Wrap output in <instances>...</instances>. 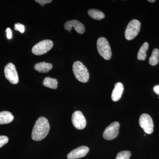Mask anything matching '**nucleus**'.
Here are the masks:
<instances>
[{
	"instance_id": "nucleus-15",
	"label": "nucleus",
	"mask_w": 159,
	"mask_h": 159,
	"mask_svg": "<svg viewBox=\"0 0 159 159\" xmlns=\"http://www.w3.org/2000/svg\"><path fill=\"white\" fill-rule=\"evenodd\" d=\"M89 16L96 20H101L105 17V15L102 11L96 9H91L88 11Z\"/></svg>"
},
{
	"instance_id": "nucleus-18",
	"label": "nucleus",
	"mask_w": 159,
	"mask_h": 159,
	"mask_svg": "<svg viewBox=\"0 0 159 159\" xmlns=\"http://www.w3.org/2000/svg\"><path fill=\"white\" fill-rule=\"evenodd\" d=\"M159 62V50L155 48L152 51L151 56L149 57V63L151 66L157 65Z\"/></svg>"
},
{
	"instance_id": "nucleus-23",
	"label": "nucleus",
	"mask_w": 159,
	"mask_h": 159,
	"mask_svg": "<svg viewBox=\"0 0 159 159\" xmlns=\"http://www.w3.org/2000/svg\"><path fill=\"white\" fill-rule=\"evenodd\" d=\"M6 33H7V37L8 39H11L12 37V32L11 29L9 28H7L6 30Z\"/></svg>"
},
{
	"instance_id": "nucleus-1",
	"label": "nucleus",
	"mask_w": 159,
	"mask_h": 159,
	"mask_svg": "<svg viewBox=\"0 0 159 159\" xmlns=\"http://www.w3.org/2000/svg\"><path fill=\"white\" fill-rule=\"evenodd\" d=\"M50 126L48 119L41 117L36 120L31 133V138L35 141L45 139L49 133Z\"/></svg>"
},
{
	"instance_id": "nucleus-4",
	"label": "nucleus",
	"mask_w": 159,
	"mask_h": 159,
	"mask_svg": "<svg viewBox=\"0 0 159 159\" xmlns=\"http://www.w3.org/2000/svg\"><path fill=\"white\" fill-rule=\"evenodd\" d=\"M141 29V23L138 20H132L129 23L125 31V39L128 40L133 39L139 34Z\"/></svg>"
},
{
	"instance_id": "nucleus-8",
	"label": "nucleus",
	"mask_w": 159,
	"mask_h": 159,
	"mask_svg": "<svg viewBox=\"0 0 159 159\" xmlns=\"http://www.w3.org/2000/svg\"><path fill=\"white\" fill-rule=\"evenodd\" d=\"M119 122H115L111 123L103 132V138L107 140H111L116 138L119 134Z\"/></svg>"
},
{
	"instance_id": "nucleus-5",
	"label": "nucleus",
	"mask_w": 159,
	"mask_h": 159,
	"mask_svg": "<svg viewBox=\"0 0 159 159\" xmlns=\"http://www.w3.org/2000/svg\"><path fill=\"white\" fill-rule=\"evenodd\" d=\"M53 46V42L51 40H44L33 47L32 52L36 55H43L50 51Z\"/></svg>"
},
{
	"instance_id": "nucleus-20",
	"label": "nucleus",
	"mask_w": 159,
	"mask_h": 159,
	"mask_svg": "<svg viewBox=\"0 0 159 159\" xmlns=\"http://www.w3.org/2000/svg\"><path fill=\"white\" fill-rule=\"evenodd\" d=\"M15 30L16 31H19L20 33H24L25 31V26L20 23L16 24L15 25Z\"/></svg>"
},
{
	"instance_id": "nucleus-24",
	"label": "nucleus",
	"mask_w": 159,
	"mask_h": 159,
	"mask_svg": "<svg viewBox=\"0 0 159 159\" xmlns=\"http://www.w3.org/2000/svg\"><path fill=\"white\" fill-rule=\"evenodd\" d=\"M153 90L156 93L159 95V84L158 85L155 86L153 88Z\"/></svg>"
},
{
	"instance_id": "nucleus-25",
	"label": "nucleus",
	"mask_w": 159,
	"mask_h": 159,
	"mask_svg": "<svg viewBox=\"0 0 159 159\" xmlns=\"http://www.w3.org/2000/svg\"><path fill=\"white\" fill-rule=\"evenodd\" d=\"M148 2H150L153 3L155 2V0H149V1H148Z\"/></svg>"
},
{
	"instance_id": "nucleus-19",
	"label": "nucleus",
	"mask_w": 159,
	"mask_h": 159,
	"mask_svg": "<svg viewBox=\"0 0 159 159\" xmlns=\"http://www.w3.org/2000/svg\"><path fill=\"white\" fill-rule=\"evenodd\" d=\"M131 153L129 151H123L120 152L117 155L116 159H129Z\"/></svg>"
},
{
	"instance_id": "nucleus-12",
	"label": "nucleus",
	"mask_w": 159,
	"mask_h": 159,
	"mask_svg": "<svg viewBox=\"0 0 159 159\" xmlns=\"http://www.w3.org/2000/svg\"><path fill=\"white\" fill-rule=\"evenodd\" d=\"M123 90L124 86L122 83L118 82L116 83L111 94L112 100L115 102L119 101L122 97Z\"/></svg>"
},
{
	"instance_id": "nucleus-22",
	"label": "nucleus",
	"mask_w": 159,
	"mask_h": 159,
	"mask_svg": "<svg viewBox=\"0 0 159 159\" xmlns=\"http://www.w3.org/2000/svg\"><path fill=\"white\" fill-rule=\"evenodd\" d=\"M35 2L40 4L41 6H43L46 4H49L52 2L51 0H35Z\"/></svg>"
},
{
	"instance_id": "nucleus-2",
	"label": "nucleus",
	"mask_w": 159,
	"mask_h": 159,
	"mask_svg": "<svg viewBox=\"0 0 159 159\" xmlns=\"http://www.w3.org/2000/svg\"><path fill=\"white\" fill-rule=\"evenodd\" d=\"M73 70L77 80L82 83H86L89 78L88 70L82 62L75 61L73 64Z\"/></svg>"
},
{
	"instance_id": "nucleus-9",
	"label": "nucleus",
	"mask_w": 159,
	"mask_h": 159,
	"mask_svg": "<svg viewBox=\"0 0 159 159\" xmlns=\"http://www.w3.org/2000/svg\"><path fill=\"white\" fill-rule=\"evenodd\" d=\"M72 122L74 127L78 129H83L86 125V121L83 114L80 111H76L72 115Z\"/></svg>"
},
{
	"instance_id": "nucleus-16",
	"label": "nucleus",
	"mask_w": 159,
	"mask_h": 159,
	"mask_svg": "<svg viewBox=\"0 0 159 159\" xmlns=\"http://www.w3.org/2000/svg\"><path fill=\"white\" fill-rule=\"evenodd\" d=\"M57 81L55 78L50 77H45L43 81V84L49 88L56 89L57 87Z\"/></svg>"
},
{
	"instance_id": "nucleus-17",
	"label": "nucleus",
	"mask_w": 159,
	"mask_h": 159,
	"mask_svg": "<svg viewBox=\"0 0 159 159\" xmlns=\"http://www.w3.org/2000/svg\"><path fill=\"white\" fill-rule=\"evenodd\" d=\"M149 45L148 43H144L139 49L138 53V59L139 60H145L146 57V51L148 50Z\"/></svg>"
},
{
	"instance_id": "nucleus-13",
	"label": "nucleus",
	"mask_w": 159,
	"mask_h": 159,
	"mask_svg": "<svg viewBox=\"0 0 159 159\" xmlns=\"http://www.w3.org/2000/svg\"><path fill=\"white\" fill-rule=\"evenodd\" d=\"M53 68V66L50 63L45 62H39L36 64L34 68L39 73H47L51 70Z\"/></svg>"
},
{
	"instance_id": "nucleus-6",
	"label": "nucleus",
	"mask_w": 159,
	"mask_h": 159,
	"mask_svg": "<svg viewBox=\"0 0 159 159\" xmlns=\"http://www.w3.org/2000/svg\"><path fill=\"white\" fill-rule=\"evenodd\" d=\"M139 122L140 126L143 129L145 133L151 134L153 132V121L151 117L148 114H142L139 119Z\"/></svg>"
},
{
	"instance_id": "nucleus-11",
	"label": "nucleus",
	"mask_w": 159,
	"mask_h": 159,
	"mask_svg": "<svg viewBox=\"0 0 159 159\" xmlns=\"http://www.w3.org/2000/svg\"><path fill=\"white\" fill-rule=\"evenodd\" d=\"M89 148L85 146H82L75 148L67 155L68 159H76L83 157L89 152Z\"/></svg>"
},
{
	"instance_id": "nucleus-10",
	"label": "nucleus",
	"mask_w": 159,
	"mask_h": 159,
	"mask_svg": "<svg viewBox=\"0 0 159 159\" xmlns=\"http://www.w3.org/2000/svg\"><path fill=\"white\" fill-rule=\"evenodd\" d=\"M74 28L77 33L82 34L85 31L84 25L79 21L77 20L68 21L65 24L64 28L66 31L71 32L72 28Z\"/></svg>"
},
{
	"instance_id": "nucleus-7",
	"label": "nucleus",
	"mask_w": 159,
	"mask_h": 159,
	"mask_svg": "<svg viewBox=\"0 0 159 159\" xmlns=\"http://www.w3.org/2000/svg\"><path fill=\"white\" fill-rule=\"evenodd\" d=\"M5 77L12 84H16L19 82L18 76L14 65L9 63L6 65L4 69Z\"/></svg>"
},
{
	"instance_id": "nucleus-3",
	"label": "nucleus",
	"mask_w": 159,
	"mask_h": 159,
	"mask_svg": "<svg viewBox=\"0 0 159 159\" xmlns=\"http://www.w3.org/2000/svg\"><path fill=\"white\" fill-rule=\"evenodd\" d=\"M98 53L104 59L110 60L112 56L111 51L108 41L104 37H100L97 41Z\"/></svg>"
},
{
	"instance_id": "nucleus-21",
	"label": "nucleus",
	"mask_w": 159,
	"mask_h": 159,
	"mask_svg": "<svg viewBox=\"0 0 159 159\" xmlns=\"http://www.w3.org/2000/svg\"><path fill=\"white\" fill-rule=\"evenodd\" d=\"M9 142V139L6 136H0V148L6 145Z\"/></svg>"
},
{
	"instance_id": "nucleus-14",
	"label": "nucleus",
	"mask_w": 159,
	"mask_h": 159,
	"mask_svg": "<svg viewBox=\"0 0 159 159\" xmlns=\"http://www.w3.org/2000/svg\"><path fill=\"white\" fill-rule=\"evenodd\" d=\"M14 116L10 112L3 111L0 112V124H8L13 121Z\"/></svg>"
}]
</instances>
